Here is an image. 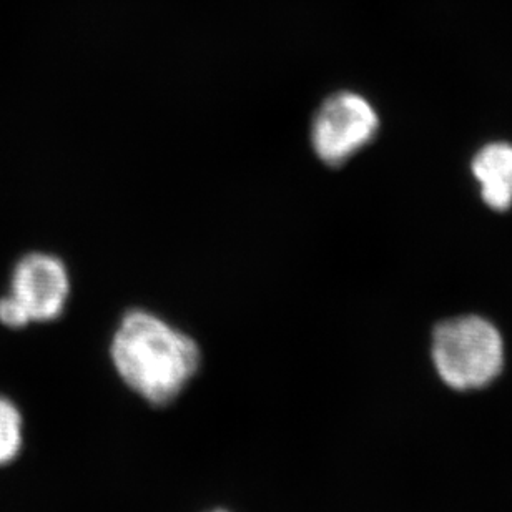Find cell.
Returning a JSON list of instances; mask_svg holds the SVG:
<instances>
[{"label":"cell","mask_w":512,"mask_h":512,"mask_svg":"<svg viewBox=\"0 0 512 512\" xmlns=\"http://www.w3.org/2000/svg\"><path fill=\"white\" fill-rule=\"evenodd\" d=\"M471 170L488 207L498 212L512 207V143L493 142L481 148Z\"/></svg>","instance_id":"cell-5"},{"label":"cell","mask_w":512,"mask_h":512,"mask_svg":"<svg viewBox=\"0 0 512 512\" xmlns=\"http://www.w3.org/2000/svg\"><path fill=\"white\" fill-rule=\"evenodd\" d=\"M378 127L380 119L370 100L350 90L336 92L313 115L311 147L321 162L340 167L373 142Z\"/></svg>","instance_id":"cell-3"},{"label":"cell","mask_w":512,"mask_h":512,"mask_svg":"<svg viewBox=\"0 0 512 512\" xmlns=\"http://www.w3.org/2000/svg\"><path fill=\"white\" fill-rule=\"evenodd\" d=\"M110 358L125 386L153 406L173 403L202 365L192 336L140 308L122 316L110 341Z\"/></svg>","instance_id":"cell-1"},{"label":"cell","mask_w":512,"mask_h":512,"mask_svg":"<svg viewBox=\"0 0 512 512\" xmlns=\"http://www.w3.org/2000/svg\"><path fill=\"white\" fill-rule=\"evenodd\" d=\"M9 296L19 305L29 325L55 321L69 301V270L59 256L29 253L15 265Z\"/></svg>","instance_id":"cell-4"},{"label":"cell","mask_w":512,"mask_h":512,"mask_svg":"<svg viewBox=\"0 0 512 512\" xmlns=\"http://www.w3.org/2000/svg\"><path fill=\"white\" fill-rule=\"evenodd\" d=\"M208 512H230V511H227V509H212V511H208Z\"/></svg>","instance_id":"cell-8"},{"label":"cell","mask_w":512,"mask_h":512,"mask_svg":"<svg viewBox=\"0 0 512 512\" xmlns=\"http://www.w3.org/2000/svg\"><path fill=\"white\" fill-rule=\"evenodd\" d=\"M431 356L439 378L449 388H484L503 370V336L481 316H459L436 326Z\"/></svg>","instance_id":"cell-2"},{"label":"cell","mask_w":512,"mask_h":512,"mask_svg":"<svg viewBox=\"0 0 512 512\" xmlns=\"http://www.w3.org/2000/svg\"><path fill=\"white\" fill-rule=\"evenodd\" d=\"M22 446V418L19 409L0 396V466L14 461Z\"/></svg>","instance_id":"cell-6"},{"label":"cell","mask_w":512,"mask_h":512,"mask_svg":"<svg viewBox=\"0 0 512 512\" xmlns=\"http://www.w3.org/2000/svg\"><path fill=\"white\" fill-rule=\"evenodd\" d=\"M0 323L9 326L12 330H19V328L29 325V321L25 318L19 305L9 295L0 300Z\"/></svg>","instance_id":"cell-7"}]
</instances>
